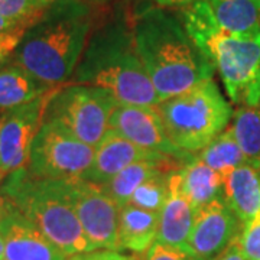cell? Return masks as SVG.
<instances>
[{"label":"cell","mask_w":260,"mask_h":260,"mask_svg":"<svg viewBox=\"0 0 260 260\" xmlns=\"http://www.w3.org/2000/svg\"><path fill=\"white\" fill-rule=\"evenodd\" d=\"M136 49L160 102L213 78L214 67L167 9L143 8L132 19Z\"/></svg>","instance_id":"6da1fadb"},{"label":"cell","mask_w":260,"mask_h":260,"mask_svg":"<svg viewBox=\"0 0 260 260\" xmlns=\"http://www.w3.org/2000/svg\"><path fill=\"white\" fill-rule=\"evenodd\" d=\"M94 10L87 0H55L26 30L13 62L48 85L70 83L93 32Z\"/></svg>","instance_id":"7a4b0ae2"},{"label":"cell","mask_w":260,"mask_h":260,"mask_svg":"<svg viewBox=\"0 0 260 260\" xmlns=\"http://www.w3.org/2000/svg\"><path fill=\"white\" fill-rule=\"evenodd\" d=\"M70 83L107 90L119 104L160 103L140 61L129 19H113L91 32Z\"/></svg>","instance_id":"3957f363"},{"label":"cell","mask_w":260,"mask_h":260,"mask_svg":"<svg viewBox=\"0 0 260 260\" xmlns=\"http://www.w3.org/2000/svg\"><path fill=\"white\" fill-rule=\"evenodd\" d=\"M189 38L220 75L236 106H257L260 80V35L243 37L224 30L205 0L181 9Z\"/></svg>","instance_id":"277c9868"},{"label":"cell","mask_w":260,"mask_h":260,"mask_svg":"<svg viewBox=\"0 0 260 260\" xmlns=\"http://www.w3.org/2000/svg\"><path fill=\"white\" fill-rule=\"evenodd\" d=\"M5 179L0 195L67 257L95 249L77 218L70 195V181L35 178L26 167L12 172Z\"/></svg>","instance_id":"5b68a950"},{"label":"cell","mask_w":260,"mask_h":260,"mask_svg":"<svg viewBox=\"0 0 260 260\" xmlns=\"http://www.w3.org/2000/svg\"><path fill=\"white\" fill-rule=\"evenodd\" d=\"M156 109L169 140L192 155L227 129L233 117L232 106L214 78L160 102Z\"/></svg>","instance_id":"8992f818"},{"label":"cell","mask_w":260,"mask_h":260,"mask_svg":"<svg viewBox=\"0 0 260 260\" xmlns=\"http://www.w3.org/2000/svg\"><path fill=\"white\" fill-rule=\"evenodd\" d=\"M119 102L107 90L67 83L48 104L45 119L59 123L77 139L95 148L109 130V119Z\"/></svg>","instance_id":"52a82bcc"},{"label":"cell","mask_w":260,"mask_h":260,"mask_svg":"<svg viewBox=\"0 0 260 260\" xmlns=\"http://www.w3.org/2000/svg\"><path fill=\"white\" fill-rule=\"evenodd\" d=\"M94 148L77 139L54 120H44L30 146L26 164L35 178L77 181L91 167Z\"/></svg>","instance_id":"ba28073f"},{"label":"cell","mask_w":260,"mask_h":260,"mask_svg":"<svg viewBox=\"0 0 260 260\" xmlns=\"http://www.w3.org/2000/svg\"><path fill=\"white\" fill-rule=\"evenodd\" d=\"M62 85V84H61ZM61 85L34 102L10 109L0 119V182L12 172L26 167L30 146L45 120L48 104Z\"/></svg>","instance_id":"9c48e42d"},{"label":"cell","mask_w":260,"mask_h":260,"mask_svg":"<svg viewBox=\"0 0 260 260\" xmlns=\"http://www.w3.org/2000/svg\"><path fill=\"white\" fill-rule=\"evenodd\" d=\"M70 195L77 218L95 249L121 251L119 243L120 207L102 185L88 181H70Z\"/></svg>","instance_id":"30bf717a"},{"label":"cell","mask_w":260,"mask_h":260,"mask_svg":"<svg viewBox=\"0 0 260 260\" xmlns=\"http://www.w3.org/2000/svg\"><path fill=\"white\" fill-rule=\"evenodd\" d=\"M109 129L140 148L188 162L192 153L178 149L168 138L156 106L117 104L109 119Z\"/></svg>","instance_id":"8fae6325"},{"label":"cell","mask_w":260,"mask_h":260,"mask_svg":"<svg viewBox=\"0 0 260 260\" xmlns=\"http://www.w3.org/2000/svg\"><path fill=\"white\" fill-rule=\"evenodd\" d=\"M244 224L224 203L223 198L215 200L195 214L188 246L204 260L217 259L239 239Z\"/></svg>","instance_id":"7c38bea8"},{"label":"cell","mask_w":260,"mask_h":260,"mask_svg":"<svg viewBox=\"0 0 260 260\" xmlns=\"http://www.w3.org/2000/svg\"><path fill=\"white\" fill-rule=\"evenodd\" d=\"M0 225L5 232V260H65L62 251L6 201Z\"/></svg>","instance_id":"4fadbf2b"},{"label":"cell","mask_w":260,"mask_h":260,"mask_svg":"<svg viewBox=\"0 0 260 260\" xmlns=\"http://www.w3.org/2000/svg\"><path fill=\"white\" fill-rule=\"evenodd\" d=\"M165 156L167 155L140 148L133 142L123 138L117 132L109 129L104 133L103 139L99 142V145L94 148L91 167L88 168V171L84 174L81 179L97 185H103L114 175H117L121 169L138 160L160 159Z\"/></svg>","instance_id":"5bb4252c"},{"label":"cell","mask_w":260,"mask_h":260,"mask_svg":"<svg viewBox=\"0 0 260 260\" xmlns=\"http://www.w3.org/2000/svg\"><path fill=\"white\" fill-rule=\"evenodd\" d=\"M168 185L169 189L167 201L159 211L156 242L181 250H191L188 240L197 211L182 191L179 169H175L169 174Z\"/></svg>","instance_id":"9a60e30c"},{"label":"cell","mask_w":260,"mask_h":260,"mask_svg":"<svg viewBox=\"0 0 260 260\" xmlns=\"http://www.w3.org/2000/svg\"><path fill=\"white\" fill-rule=\"evenodd\" d=\"M223 200L243 224L260 211V169L244 164L223 177Z\"/></svg>","instance_id":"2e32d148"},{"label":"cell","mask_w":260,"mask_h":260,"mask_svg":"<svg viewBox=\"0 0 260 260\" xmlns=\"http://www.w3.org/2000/svg\"><path fill=\"white\" fill-rule=\"evenodd\" d=\"M185 164L186 162L184 160L169 158V156L160 159L138 160L124 169H121L117 175H114L106 184H103L102 188L104 189V192L121 208L123 205L129 204L130 198L136 191V188L140 184H143L148 178L153 177L159 172H171V171L179 169Z\"/></svg>","instance_id":"e0dca14e"},{"label":"cell","mask_w":260,"mask_h":260,"mask_svg":"<svg viewBox=\"0 0 260 260\" xmlns=\"http://www.w3.org/2000/svg\"><path fill=\"white\" fill-rule=\"evenodd\" d=\"M159 213L132 204L123 205L119 214V243L121 250L143 254L156 242Z\"/></svg>","instance_id":"ac0fdd59"},{"label":"cell","mask_w":260,"mask_h":260,"mask_svg":"<svg viewBox=\"0 0 260 260\" xmlns=\"http://www.w3.org/2000/svg\"><path fill=\"white\" fill-rule=\"evenodd\" d=\"M179 174L182 191L195 211L223 198V175L207 167L197 155L179 168Z\"/></svg>","instance_id":"d6986e66"},{"label":"cell","mask_w":260,"mask_h":260,"mask_svg":"<svg viewBox=\"0 0 260 260\" xmlns=\"http://www.w3.org/2000/svg\"><path fill=\"white\" fill-rule=\"evenodd\" d=\"M217 23L227 32L260 35V3L257 0H205Z\"/></svg>","instance_id":"ffe728a7"},{"label":"cell","mask_w":260,"mask_h":260,"mask_svg":"<svg viewBox=\"0 0 260 260\" xmlns=\"http://www.w3.org/2000/svg\"><path fill=\"white\" fill-rule=\"evenodd\" d=\"M55 85L37 80L18 65L0 70V110H10L34 102Z\"/></svg>","instance_id":"44dd1931"},{"label":"cell","mask_w":260,"mask_h":260,"mask_svg":"<svg viewBox=\"0 0 260 260\" xmlns=\"http://www.w3.org/2000/svg\"><path fill=\"white\" fill-rule=\"evenodd\" d=\"M207 167L214 169L220 175H227L233 169L247 164L243 150L234 138L232 127L223 130L217 138H214L204 149L195 153Z\"/></svg>","instance_id":"7402d4cb"},{"label":"cell","mask_w":260,"mask_h":260,"mask_svg":"<svg viewBox=\"0 0 260 260\" xmlns=\"http://www.w3.org/2000/svg\"><path fill=\"white\" fill-rule=\"evenodd\" d=\"M234 138L243 150L247 164L260 169V107L240 106L233 112L230 121Z\"/></svg>","instance_id":"603a6c76"},{"label":"cell","mask_w":260,"mask_h":260,"mask_svg":"<svg viewBox=\"0 0 260 260\" xmlns=\"http://www.w3.org/2000/svg\"><path fill=\"white\" fill-rule=\"evenodd\" d=\"M172 172V171H171ZM171 172H159L153 177L148 178L143 184H140L130 198L129 204L139 207L146 211L159 213L165 204L168 197V179Z\"/></svg>","instance_id":"cb8c5ba5"},{"label":"cell","mask_w":260,"mask_h":260,"mask_svg":"<svg viewBox=\"0 0 260 260\" xmlns=\"http://www.w3.org/2000/svg\"><path fill=\"white\" fill-rule=\"evenodd\" d=\"M55 0H0V15L25 26H34Z\"/></svg>","instance_id":"d4e9b609"},{"label":"cell","mask_w":260,"mask_h":260,"mask_svg":"<svg viewBox=\"0 0 260 260\" xmlns=\"http://www.w3.org/2000/svg\"><path fill=\"white\" fill-rule=\"evenodd\" d=\"M28 29V26L0 15V62L15 55Z\"/></svg>","instance_id":"484cf974"},{"label":"cell","mask_w":260,"mask_h":260,"mask_svg":"<svg viewBox=\"0 0 260 260\" xmlns=\"http://www.w3.org/2000/svg\"><path fill=\"white\" fill-rule=\"evenodd\" d=\"M237 244L246 260H260V211L244 224Z\"/></svg>","instance_id":"4316f807"},{"label":"cell","mask_w":260,"mask_h":260,"mask_svg":"<svg viewBox=\"0 0 260 260\" xmlns=\"http://www.w3.org/2000/svg\"><path fill=\"white\" fill-rule=\"evenodd\" d=\"M145 260H204L192 250H181L167 244L155 242L146 251Z\"/></svg>","instance_id":"83f0119b"},{"label":"cell","mask_w":260,"mask_h":260,"mask_svg":"<svg viewBox=\"0 0 260 260\" xmlns=\"http://www.w3.org/2000/svg\"><path fill=\"white\" fill-rule=\"evenodd\" d=\"M65 260H136L133 256L123 254L121 251L109 249H94V250L75 253Z\"/></svg>","instance_id":"f1b7e54d"},{"label":"cell","mask_w":260,"mask_h":260,"mask_svg":"<svg viewBox=\"0 0 260 260\" xmlns=\"http://www.w3.org/2000/svg\"><path fill=\"white\" fill-rule=\"evenodd\" d=\"M148 2L149 6L146 8H159V9H185L188 6L194 5L198 0H145Z\"/></svg>","instance_id":"f546056e"},{"label":"cell","mask_w":260,"mask_h":260,"mask_svg":"<svg viewBox=\"0 0 260 260\" xmlns=\"http://www.w3.org/2000/svg\"><path fill=\"white\" fill-rule=\"evenodd\" d=\"M214 260H246L244 259V256H243L242 250H240V247H239V244H237V240L236 242H233L230 244V247L227 249V250H224L217 259Z\"/></svg>","instance_id":"4dcf8cb0"},{"label":"cell","mask_w":260,"mask_h":260,"mask_svg":"<svg viewBox=\"0 0 260 260\" xmlns=\"http://www.w3.org/2000/svg\"><path fill=\"white\" fill-rule=\"evenodd\" d=\"M0 260H5V232L0 225Z\"/></svg>","instance_id":"1f68e13d"},{"label":"cell","mask_w":260,"mask_h":260,"mask_svg":"<svg viewBox=\"0 0 260 260\" xmlns=\"http://www.w3.org/2000/svg\"><path fill=\"white\" fill-rule=\"evenodd\" d=\"M5 210H6V200L0 195V223H2V218L5 215Z\"/></svg>","instance_id":"d6a6232c"},{"label":"cell","mask_w":260,"mask_h":260,"mask_svg":"<svg viewBox=\"0 0 260 260\" xmlns=\"http://www.w3.org/2000/svg\"><path fill=\"white\" fill-rule=\"evenodd\" d=\"M87 2H90V3H99V2H103V0H87Z\"/></svg>","instance_id":"836d02e7"},{"label":"cell","mask_w":260,"mask_h":260,"mask_svg":"<svg viewBox=\"0 0 260 260\" xmlns=\"http://www.w3.org/2000/svg\"><path fill=\"white\" fill-rule=\"evenodd\" d=\"M257 106L260 107V80H259V100H257Z\"/></svg>","instance_id":"e575fe53"},{"label":"cell","mask_w":260,"mask_h":260,"mask_svg":"<svg viewBox=\"0 0 260 260\" xmlns=\"http://www.w3.org/2000/svg\"><path fill=\"white\" fill-rule=\"evenodd\" d=\"M257 2H259V3H260V0H257Z\"/></svg>","instance_id":"d590c367"}]
</instances>
